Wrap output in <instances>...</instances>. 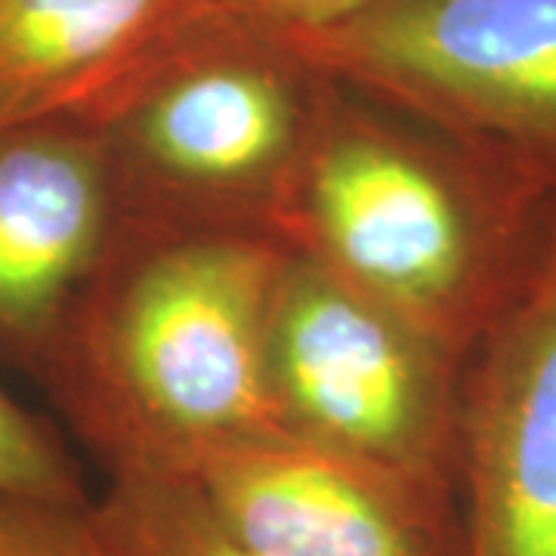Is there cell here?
I'll return each mask as SVG.
<instances>
[{
  "instance_id": "cell-4",
  "label": "cell",
  "mask_w": 556,
  "mask_h": 556,
  "mask_svg": "<svg viewBox=\"0 0 556 556\" xmlns=\"http://www.w3.org/2000/svg\"><path fill=\"white\" fill-rule=\"evenodd\" d=\"M281 35L556 199V0H378Z\"/></svg>"
},
{
  "instance_id": "cell-3",
  "label": "cell",
  "mask_w": 556,
  "mask_h": 556,
  "mask_svg": "<svg viewBox=\"0 0 556 556\" xmlns=\"http://www.w3.org/2000/svg\"><path fill=\"white\" fill-rule=\"evenodd\" d=\"M328 84L281 31L217 7L78 118L109 152L124 223L281 241Z\"/></svg>"
},
{
  "instance_id": "cell-13",
  "label": "cell",
  "mask_w": 556,
  "mask_h": 556,
  "mask_svg": "<svg viewBox=\"0 0 556 556\" xmlns=\"http://www.w3.org/2000/svg\"><path fill=\"white\" fill-rule=\"evenodd\" d=\"M378 0H219L223 10L276 31H306L338 22Z\"/></svg>"
},
{
  "instance_id": "cell-6",
  "label": "cell",
  "mask_w": 556,
  "mask_h": 556,
  "mask_svg": "<svg viewBox=\"0 0 556 556\" xmlns=\"http://www.w3.org/2000/svg\"><path fill=\"white\" fill-rule=\"evenodd\" d=\"M455 492L464 556H556V207L460 365Z\"/></svg>"
},
{
  "instance_id": "cell-11",
  "label": "cell",
  "mask_w": 556,
  "mask_h": 556,
  "mask_svg": "<svg viewBox=\"0 0 556 556\" xmlns=\"http://www.w3.org/2000/svg\"><path fill=\"white\" fill-rule=\"evenodd\" d=\"M0 497H38L84 504L90 492L84 485L78 457L62 442L56 427L28 412L20 399L0 383Z\"/></svg>"
},
{
  "instance_id": "cell-12",
  "label": "cell",
  "mask_w": 556,
  "mask_h": 556,
  "mask_svg": "<svg viewBox=\"0 0 556 556\" xmlns=\"http://www.w3.org/2000/svg\"><path fill=\"white\" fill-rule=\"evenodd\" d=\"M87 504L0 497V556H102Z\"/></svg>"
},
{
  "instance_id": "cell-9",
  "label": "cell",
  "mask_w": 556,
  "mask_h": 556,
  "mask_svg": "<svg viewBox=\"0 0 556 556\" xmlns=\"http://www.w3.org/2000/svg\"><path fill=\"white\" fill-rule=\"evenodd\" d=\"M219 0H0V137L90 102Z\"/></svg>"
},
{
  "instance_id": "cell-8",
  "label": "cell",
  "mask_w": 556,
  "mask_h": 556,
  "mask_svg": "<svg viewBox=\"0 0 556 556\" xmlns=\"http://www.w3.org/2000/svg\"><path fill=\"white\" fill-rule=\"evenodd\" d=\"M121 226L112 161L87 121L0 137V356L35 375Z\"/></svg>"
},
{
  "instance_id": "cell-5",
  "label": "cell",
  "mask_w": 556,
  "mask_h": 556,
  "mask_svg": "<svg viewBox=\"0 0 556 556\" xmlns=\"http://www.w3.org/2000/svg\"><path fill=\"white\" fill-rule=\"evenodd\" d=\"M460 365L378 300L288 254L266 338L278 430L455 492Z\"/></svg>"
},
{
  "instance_id": "cell-10",
  "label": "cell",
  "mask_w": 556,
  "mask_h": 556,
  "mask_svg": "<svg viewBox=\"0 0 556 556\" xmlns=\"http://www.w3.org/2000/svg\"><path fill=\"white\" fill-rule=\"evenodd\" d=\"M87 517L102 556H266L236 535L186 477H109Z\"/></svg>"
},
{
  "instance_id": "cell-1",
  "label": "cell",
  "mask_w": 556,
  "mask_h": 556,
  "mask_svg": "<svg viewBox=\"0 0 556 556\" xmlns=\"http://www.w3.org/2000/svg\"><path fill=\"white\" fill-rule=\"evenodd\" d=\"M288 248L124 223L31 378L105 477H186L278 430L266 338Z\"/></svg>"
},
{
  "instance_id": "cell-7",
  "label": "cell",
  "mask_w": 556,
  "mask_h": 556,
  "mask_svg": "<svg viewBox=\"0 0 556 556\" xmlns=\"http://www.w3.org/2000/svg\"><path fill=\"white\" fill-rule=\"evenodd\" d=\"M266 556H464L452 489L269 430L186 473Z\"/></svg>"
},
{
  "instance_id": "cell-2",
  "label": "cell",
  "mask_w": 556,
  "mask_h": 556,
  "mask_svg": "<svg viewBox=\"0 0 556 556\" xmlns=\"http://www.w3.org/2000/svg\"><path fill=\"white\" fill-rule=\"evenodd\" d=\"M554 207L504 164L331 78L278 236L467 356L532 273Z\"/></svg>"
}]
</instances>
